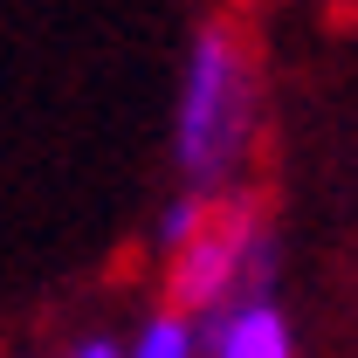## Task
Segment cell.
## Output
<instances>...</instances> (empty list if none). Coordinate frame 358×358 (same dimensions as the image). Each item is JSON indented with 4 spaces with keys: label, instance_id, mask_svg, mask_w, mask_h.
Wrapping results in <instances>:
<instances>
[{
    "label": "cell",
    "instance_id": "cell-1",
    "mask_svg": "<svg viewBox=\"0 0 358 358\" xmlns=\"http://www.w3.org/2000/svg\"><path fill=\"white\" fill-rule=\"evenodd\" d=\"M166 310L173 317H200L221 310L227 296L268 289V241H262V193L255 186H214L179 200L166 227Z\"/></svg>",
    "mask_w": 358,
    "mask_h": 358
},
{
    "label": "cell",
    "instance_id": "cell-2",
    "mask_svg": "<svg viewBox=\"0 0 358 358\" xmlns=\"http://www.w3.org/2000/svg\"><path fill=\"white\" fill-rule=\"evenodd\" d=\"M255 145V35L248 21H207L193 42L186 96H179V173L193 186H227Z\"/></svg>",
    "mask_w": 358,
    "mask_h": 358
},
{
    "label": "cell",
    "instance_id": "cell-3",
    "mask_svg": "<svg viewBox=\"0 0 358 358\" xmlns=\"http://www.w3.org/2000/svg\"><path fill=\"white\" fill-rule=\"evenodd\" d=\"M214 358H296L289 324L268 303V289H248V296L221 303V317H214Z\"/></svg>",
    "mask_w": 358,
    "mask_h": 358
},
{
    "label": "cell",
    "instance_id": "cell-4",
    "mask_svg": "<svg viewBox=\"0 0 358 358\" xmlns=\"http://www.w3.org/2000/svg\"><path fill=\"white\" fill-rule=\"evenodd\" d=\"M131 358H193V331H186V317H173V310H166V317H152Z\"/></svg>",
    "mask_w": 358,
    "mask_h": 358
},
{
    "label": "cell",
    "instance_id": "cell-5",
    "mask_svg": "<svg viewBox=\"0 0 358 358\" xmlns=\"http://www.w3.org/2000/svg\"><path fill=\"white\" fill-rule=\"evenodd\" d=\"M76 358H117V352H110V345H83Z\"/></svg>",
    "mask_w": 358,
    "mask_h": 358
}]
</instances>
